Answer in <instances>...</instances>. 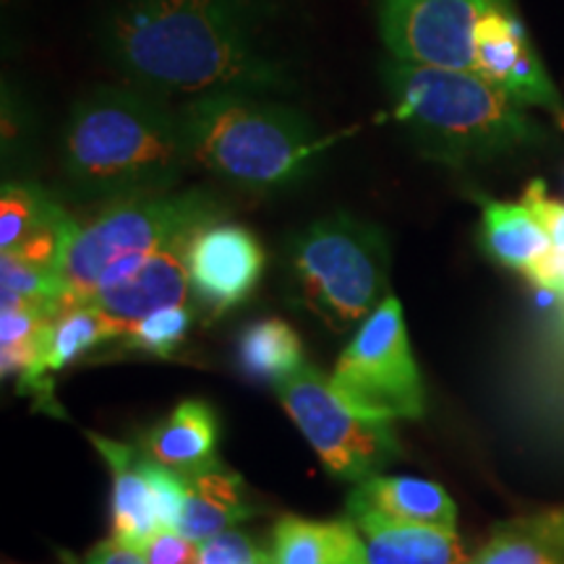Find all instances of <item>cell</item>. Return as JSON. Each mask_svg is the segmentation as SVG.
Here are the masks:
<instances>
[{
    "instance_id": "cell-12",
    "label": "cell",
    "mask_w": 564,
    "mask_h": 564,
    "mask_svg": "<svg viewBox=\"0 0 564 564\" xmlns=\"http://www.w3.org/2000/svg\"><path fill=\"white\" fill-rule=\"evenodd\" d=\"M350 518L369 514L387 523L426 525L455 531V502L432 481L411 476H371L356 486L348 502Z\"/></svg>"
},
{
    "instance_id": "cell-2",
    "label": "cell",
    "mask_w": 564,
    "mask_h": 564,
    "mask_svg": "<svg viewBox=\"0 0 564 564\" xmlns=\"http://www.w3.org/2000/svg\"><path fill=\"white\" fill-rule=\"evenodd\" d=\"M194 165L181 110L139 84L97 87L70 110L63 167L76 188L102 199L173 192Z\"/></svg>"
},
{
    "instance_id": "cell-10",
    "label": "cell",
    "mask_w": 564,
    "mask_h": 564,
    "mask_svg": "<svg viewBox=\"0 0 564 564\" xmlns=\"http://www.w3.org/2000/svg\"><path fill=\"white\" fill-rule=\"evenodd\" d=\"M262 272V243L243 225L215 220L204 225L188 246L192 291L215 316L249 299Z\"/></svg>"
},
{
    "instance_id": "cell-11",
    "label": "cell",
    "mask_w": 564,
    "mask_h": 564,
    "mask_svg": "<svg viewBox=\"0 0 564 564\" xmlns=\"http://www.w3.org/2000/svg\"><path fill=\"white\" fill-rule=\"evenodd\" d=\"M194 236H183L178 241L167 243L165 249L152 253L139 270L102 288L95 299L87 301L100 312L112 337H126L141 319L162 312V308L186 306L188 295H192L188 246Z\"/></svg>"
},
{
    "instance_id": "cell-6",
    "label": "cell",
    "mask_w": 564,
    "mask_h": 564,
    "mask_svg": "<svg viewBox=\"0 0 564 564\" xmlns=\"http://www.w3.org/2000/svg\"><path fill=\"white\" fill-rule=\"evenodd\" d=\"M387 243L373 225L350 215L314 223L291 246L303 306L335 333L364 324L387 295Z\"/></svg>"
},
{
    "instance_id": "cell-27",
    "label": "cell",
    "mask_w": 564,
    "mask_h": 564,
    "mask_svg": "<svg viewBox=\"0 0 564 564\" xmlns=\"http://www.w3.org/2000/svg\"><path fill=\"white\" fill-rule=\"evenodd\" d=\"M523 204L533 212L535 217H539V223L544 225L549 238H552L554 249L564 251V204L549 199L544 183L541 181H533L531 186L525 188Z\"/></svg>"
},
{
    "instance_id": "cell-14",
    "label": "cell",
    "mask_w": 564,
    "mask_h": 564,
    "mask_svg": "<svg viewBox=\"0 0 564 564\" xmlns=\"http://www.w3.org/2000/svg\"><path fill=\"white\" fill-rule=\"evenodd\" d=\"M186 478V507H183L178 531L194 544H207L209 539L241 523L253 512L243 499L241 478L225 470L220 463L183 474Z\"/></svg>"
},
{
    "instance_id": "cell-7",
    "label": "cell",
    "mask_w": 564,
    "mask_h": 564,
    "mask_svg": "<svg viewBox=\"0 0 564 564\" xmlns=\"http://www.w3.org/2000/svg\"><path fill=\"white\" fill-rule=\"evenodd\" d=\"M329 379L335 390L366 415L382 421L421 419L426 392L398 299L387 295L358 327Z\"/></svg>"
},
{
    "instance_id": "cell-26",
    "label": "cell",
    "mask_w": 564,
    "mask_h": 564,
    "mask_svg": "<svg viewBox=\"0 0 564 564\" xmlns=\"http://www.w3.org/2000/svg\"><path fill=\"white\" fill-rule=\"evenodd\" d=\"M137 549L147 564H202V549L181 531H171V528L152 533Z\"/></svg>"
},
{
    "instance_id": "cell-19",
    "label": "cell",
    "mask_w": 564,
    "mask_h": 564,
    "mask_svg": "<svg viewBox=\"0 0 564 564\" xmlns=\"http://www.w3.org/2000/svg\"><path fill=\"white\" fill-rule=\"evenodd\" d=\"M470 564H564V512L502 525Z\"/></svg>"
},
{
    "instance_id": "cell-23",
    "label": "cell",
    "mask_w": 564,
    "mask_h": 564,
    "mask_svg": "<svg viewBox=\"0 0 564 564\" xmlns=\"http://www.w3.org/2000/svg\"><path fill=\"white\" fill-rule=\"evenodd\" d=\"M66 215L61 207L47 199L40 188L6 183L0 199V251L9 253L40 232L47 225Z\"/></svg>"
},
{
    "instance_id": "cell-22",
    "label": "cell",
    "mask_w": 564,
    "mask_h": 564,
    "mask_svg": "<svg viewBox=\"0 0 564 564\" xmlns=\"http://www.w3.org/2000/svg\"><path fill=\"white\" fill-rule=\"evenodd\" d=\"M110 337L100 312L89 303H82V306L51 316L45 327V340H42V361L47 371H58L74 358H79L82 352L91 350L102 340H110Z\"/></svg>"
},
{
    "instance_id": "cell-20",
    "label": "cell",
    "mask_w": 564,
    "mask_h": 564,
    "mask_svg": "<svg viewBox=\"0 0 564 564\" xmlns=\"http://www.w3.org/2000/svg\"><path fill=\"white\" fill-rule=\"evenodd\" d=\"M238 364L249 379L280 384L303 364L301 337L288 322L259 319L238 337Z\"/></svg>"
},
{
    "instance_id": "cell-16",
    "label": "cell",
    "mask_w": 564,
    "mask_h": 564,
    "mask_svg": "<svg viewBox=\"0 0 564 564\" xmlns=\"http://www.w3.org/2000/svg\"><path fill=\"white\" fill-rule=\"evenodd\" d=\"M272 564H369L352 520H303L285 514L272 533Z\"/></svg>"
},
{
    "instance_id": "cell-24",
    "label": "cell",
    "mask_w": 564,
    "mask_h": 564,
    "mask_svg": "<svg viewBox=\"0 0 564 564\" xmlns=\"http://www.w3.org/2000/svg\"><path fill=\"white\" fill-rule=\"evenodd\" d=\"M192 329V312L186 306L162 308V312L141 319L137 327L126 335V345L131 350L150 352V356L167 358L173 356L175 348L186 340Z\"/></svg>"
},
{
    "instance_id": "cell-9",
    "label": "cell",
    "mask_w": 564,
    "mask_h": 564,
    "mask_svg": "<svg viewBox=\"0 0 564 564\" xmlns=\"http://www.w3.org/2000/svg\"><path fill=\"white\" fill-rule=\"evenodd\" d=\"M497 0H382L379 30L394 61L476 68V32Z\"/></svg>"
},
{
    "instance_id": "cell-1",
    "label": "cell",
    "mask_w": 564,
    "mask_h": 564,
    "mask_svg": "<svg viewBox=\"0 0 564 564\" xmlns=\"http://www.w3.org/2000/svg\"><path fill=\"white\" fill-rule=\"evenodd\" d=\"M270 0H123L105 21L110 66L152 91H282L291 74L262 40Z\"/></svg>"
},
{
    "instance_id": "cell-13",
    "label": "cell",
    "mask_w": 564,
    "mask_h": 564,
    "mask_svg": "<svg viewBox=\"0 0 564 564\" xmlns=\"http://www.w3.org/2000/svg\"><path fill=\"white\" fill-rule=\"evenodd\" d=\"M91 444L105 455L112 470V535L129 546H139L160 531L150 460L139 457L126 444L91 436Z\"/></svg>"
},
{
    "instance_id": "cell-15",
    "label": "cell",
    "mask_w": 564,
    "mask_h": 564,
    "mask_svg": "<svg viewBox=\"0 0 564 564\" xmlns=\"http://www.w3.org/2000/svg\"><path fill=\"white\" fill-rule=\"evenodd\" d=\"M352 523L364 535L369 564H470L455 531L387 523L369 514H358Z\"/></svg>"
},
{
    "instance_id": "cell-28",
    "label": "cell",
    "mask_w": 564,
    "mask_h": 564,
    "mask_svg": "<svg viewBox=\"0 0 564 564\" xmlns=\"http://www.w3.org/2000/svg\"><path fill=\"white\" fill-rule=\"evenodd\" d=\"M525 274L544 291L564 295V251L552 246V251L544 259H539Z\"/></svg>"
},
{
    "instance_id": "cell-17",
    "label": "cell",
    "mask_w": 564,
    "mask_h": 564,
    "mask_svg": "<svg viewBox=\"0 0 564 564\" xmlns=\"http://www.w3.org/2000/svg\"><path fill=\"white\" fill-rule=\"evenodd\" d=\"M217 419L207 403L188 400L171 413V419L160 423L147 436V447L154 463L167 465L178 474L207 468L215 460Z\"/></svg>"
},
{
    "instance_id": "cell-4",
    "label": "cell",
    "mask_w": 564,
    "mask_h": 564,
    "mask_svg": "<svg viewBox=\"0 0 564 564\" xmlns=\"http://www.w3.org/2000/svg\"><path fill=\"white\" fill-rule=\"evenodd\" d=\"M194 165L246 192L299 183L327 147L314 123L288 105L249 91H209L181 108Z\"/></svg>"
},
{
    "instance_id": "cell-3",
    "label": "cell",
    "mask_w": 564,
    "mask_h": 564,
    "mask_svg": "<svg viewBox=\"0 0 564 564\" xmlns=\"http://www.w3.org/2000/svg\"><path fill=\"white\" fill-rule=\"evenodd\" d=\"M384 87L392 116L429 158L463 165L544 141L520 102L476 70L415 66L390 58Z\"/></svg>"
},
{
    "instance_id": "cell-25",
    "label": "cell",
    "mask_w": 564,
    "mask_h": 564,
    "mask_svg": "<svg viewBox=\"0 0 564 564\" xmlns=\"http://www.w3.org/2000/svg\"><path fill=\"white\" fill-rule=\"evenodd\" d=\"M202 564H272V554L253 544L251 535L225 531L202 544Z\"/></svg>"
},
{
    "instance_id": "cell-29",
    "label": "cell",
    "mask_w": 564,
    "mask_h": 564,
    "mask_svg": "<svg viewBox=\"0 0 564 564\" xmlns=\"http://www.w3.org/2000/svg\"><path fill=\"white\" fill-rule=\"evenodd\" d=\"M84 564H147V562L144 556L139 554L137 546H129L123 544V541L110 539V541H102L100 546L91 549Z\"/></svg>"
},
{
    "instance_id": "cell-21",
    "label": "cell",
    "mask_w": 564,
    "mask_h": 564,
    "mask_svg": "<svg viewBox=\"0 0 564 564\" xmlns=\"http://www.w3.org/2000/svg\"><path fill=\"white\" fill-rule=\"evenodd\" d=\"M531 47L523 21L514 17L510 0H497L476 32V74L502 87L510 70Z\"/></svg>"
},
{
    "instance_id": "cell-8",
    "label": "cell",
    "mask_w": 564,
    "mask_h": 564,
    "mask_svg": "<svg viewBox=\"0 0 564 564\" xmlns=\"http://www.w3.org/2000/svg\"><path fill=\"white\" fill-rule=\"evenodd\" d=\"M274 387L282 408L335 476L366 481L400 453L392 421L356 411L314 366H301Z\"/></svg>"
},
{
    "instance_id": "cell-5",
    "label": "cell",
    "mask_w": 564,
    "mask_h": 564,
    "mask_svg": "<svg viewBox=\"0 0 564 564\" xmlns=\"http://www.w3.org/2000/svg\"><path fill=\"white\" fill-rule=\"evenodd\" d=\"M220 215L223 204L215 196L167 192L116 202L91 223L76 225L63 257L58 312L91 301L102 288L139 270L152 253L183 236H194Z\"/></svg>"
},
{
    "instance_id": "cell-18",
    "label": "cell",
    "mask_w": 564,
    "mask_h": 564,
    "mask_svg": "<svg viewBox=\"0 0 564 564\" xmlns=\"http://www.w3.org/2000/svg\"><path fill=\"white\" fill-rule=\"evenodd\" d=\"M484 246L499 264L528 272L552 251V238L531 209L520 204H484Z\"/></svg>"
}]
</instances>
